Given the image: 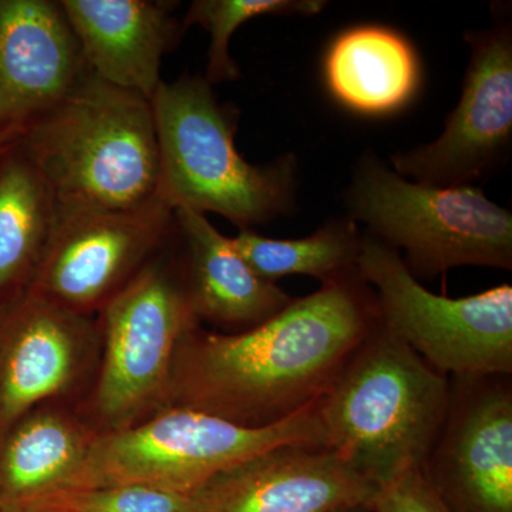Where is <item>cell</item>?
<instances>
[{
	"instance_id": "6da1fadb",
	"label": "cell",
	"mask_w": 512,
	"mask_h": 512,
	"mask_svg": "<svg viewBox=\"0 0 512 512\" xmlns=\"http://www.w3.org/2000/svg\"><path fill=\"white\" fill-rule=\"evenodd\" d=\"M379 322L375 295L355 274L292 299L244 332L195 325L175 350L168 407L245 427L289 419L326 392Z\"/></svg>"
},
{
	"instance_id": "5bb4252c",
	"label": "cell",
	"mask_w": 512,
	"mask_h": 512,
	"mask_svg": "<svg viewBox=\"0 0 512 512\" xmlns=\"http://www.w3.org/2000/svg\"><path fill=\"white\" fill-rule=\"evenodd\" d=\"M87 73L60 2L0 0V130L20 133Z\"/></svg>"
},
{
	"instance_id": "52a82bcc",
	"label": "cell",
	"mask_w": 512,
	"mask_h": 512,
	"mask_svg": "<svg viewBox=\"0 0 512 512\" xmlns=\"http://www.w3.org/2000/svg\"><path fill=\"white\" fill-rule=\"evenodd\" d=\"M346 207L349 220L365 222L373 237L406 251L414 276L466 265L511 271V212L473 185L414 183L367 153L356 165Z\"/></svg>"
},
{
	"instance_id": "d4e9b609",
	"label": "cell",
	"mask_w": 512,
	"mask_h": 512,
	"mask_svg": "<svg viewBox=\"0 0 512 512\" xmlns=\"http://www.w3.org/2000/svg\"><path fill=\"white\" fill-rule=\"evenodd\" d=\"M22 512H62V511H56V510H47V508H35V510H26Z\"/></svg>"
},
{
	"instance_id": "7a4b0ae2",
	"label": "cell",
	"mask_w": 512,
	"mask_h": 512,
	"mask_svg": "<svg viewBox=\"0 0 512 512\" xmlns=\"http://www.w3.org/2000/svg\"><path fill=\"white\" fill-rule=\"evenodd\" d=\"M16 140L45 177L59 210H131L160 190L151 101L90 72Z\"/></svg>"
},
{
	"instance_id": "e0dca14e",
	"label": "cell",
	"mask_w": 512,
	"mask_h": 512,
	"mask_svg": "<svg viewBox=\"0 0 512 512\" xmlns=\"http://www.w3.org/2000/svg\"><path fill=\"white\" fill-rule=\"evenodd\" d=\"M72 403H46L0 437V511L15 512L67 490L96 439Z\"/></svg>"
},
{
	"instance_id": "ffe728a7",
	"label": "cell",
	"mask_w": 512,
	"mask_h": 512,
	"mask_svg": "<svg viewBox=\"0 0 512 512\" xmlns=\"http://www.w3.org/2000/svg\"><path fill=\"white\" fill-rule=\"evenodd\" d=\"M232 241L252 271L274 284L288 275L315 276L323 284L355 275L363 247V235L349 218L326 222L302 239L266 238L239 229Z\"/></svg>"
},
{
	"instance_id": "cb8c5ba5",
	"label": "cell",
	"mask_w": 512,
	"mask_h": 512,
	"mask_svg": "<svg viewBox=\"0 0 512 512\" xmlns=\"http://www.w3.org/2000/svg\"><path fill=\"white\" fill-rule=\"evenodd\" d=\"M20 133L18 131H3L0 130V151L3 150L8 144L15 141L18 138Z\"/></svg>"
},
{
	"instance_id": "5b68a950",
	"label": "cell",
	"mask_w": 512,
	"mask_h": 512,
	"mask_svg": "<svg viewBox=\"0 0 512 512\" xmlns=\"http://www.w3.org/2000/svg\"><path fill=\"white\" fill-rule=\"evenodd\" d=\"M295 443L326 446L318 400L265 427L167 407L130 429L97 434L67 490L138 484L191 495L222 471L269 448Z\"/></svg>"
},
{
	"instance_id": "d6986e66",
	"label": "cell",
	"mask_w": 512,
	"mask_h": 512,
	"mask_svg": "<svg viewBox=\"0 0 512 512\" xmlns=\"http://www.w3.org/2000/svg\"><path fill=\"white\" fill-rule=\"evenodd\" d=\"M56 218L49 184L12 141L0 151V301L32 285Z\"/></svg>"
},
{
	"instance_id": "7c38bea8",
	"label": "cell",
	"mask_w": 512,
	"mask_h": 512,
	"mask_svg": "<svg viewBox=\"0 0 512 512\" xmlns=\"http://www.w3.org/2000/svg\"><path fill=\"white\" fill-rule=\"evenodd\" d=\"M507 376L457 379L423 473L453 512H512V392Z\"/></svg>"
},
{
	"instance_id": "277c9868",
	"label": "cell",
	"mask_w": 512,
	"mask_h": 512,
	"mask_svg": "<svg viewBox=\"0 0 512 512\" xmlns=\"http://www.w3.org/2000/svg\"><path fill=\"white\" fill-rule=\"evenodd\" d=\"M160 151V190L174 210L215 212L239 229L289 214L295 204V156L254 165L235 146L237 117L201 76L161 83L151 99Z\"/></svg>"
},
{
	"instance_id": "484cf974",
	"label": "cell",
	"mask_w": 512,
	"mask_h": 512,
	"mask_svg": "<svg viewBox=\"0 0 512 512\" xmlns=\"http://www.w3.org/2000/svg\"><path fill=\"white\" fill-rule=\"evenodd\" d=\"M350 512H370L369 510H355V511H350Z\"/></svg>"
},
{
	"instance_id": "603a6c76",
	"label": "cell",
	"mask_w": 512,
	"mask_h": 512,
	"mask_svg": "<svg viewBox=\"0 0 512 512\" xmlns=\"http://www.w3.org/2000/svg\"><path fill=\"white\" fill-rule=\"evenodd\" d=\"M370 512H453L441 501L424 476L423 468L407 471L379 488Z\"/></svg>"
},
{
	"instance_id": "44dd1931",
	"label": "cell",
	"mask_w": 512,
	"mask_h": 512,
	"mask_svg": "<svg viewBox=\"0 0 512 512\" xmlns=\"http://www.w3.org/2000/svg\"><path fill=\"white\" fill-rule=\"evenodd\" d=\"M326 8L323 0H195L184 19V29L198 25L211 36L208 83L232 82L241 73L229 53V42L239 26L259 16H311Z\"/></svg>"
},
{
	"instance_id": "3957f363",
	"label": "cell",
	"mask_w": 512,
	"mask_h": 512,
	"mask_svg": "<svg viewBox=\"0 0 512 512\" xmlns=\"http://www.w3.org/2000/svg\"><path fill=\"white\" fill-rule=\"evenodd\" d=\"M447 376L382 325L318 399L326 446L377 487L423 468L446 421Z\"/></svg>"
},
{
	"instance_id": "ac0fdd59",
	"label": "cell",
	"mask_w": 512,
	"mask_h": 512,
	"mask_svg": "<svg viewBox=\"0 0 512 512\" xmlns=\"http://www.w3.org/2000/svg\"><path fill=\"white\" fill-rule=\"evenodd\" d=\"M323 77L333 99L346 109L387 116L416 97L421 64L412 43L396 30L356 26L330 43Z\"/></svg>"
},
{
	"instance_id": "30bf717a",
	"label": "cell",
	"mask_w": 512,
	"mask_h": 512,
	"mask_svg": "<svg viewBox=\"0 0 512 512\" xmlns=\"http://www.w3.org/2000/svg\"><path fill=\"white\" fill-rule=\"evenodd\" d=\"M99 359L94 316L30 288L0 301V437L42 404L89 393Z\"/></svg>"
},
{
	"instance_id": "ba28073f",
	"label": "cell",
	"mask_w": 512,
	"mask_h": 512,
	"mask_svg": "<svg viewBox=\"0 0 512 512\" xmlns=\"http://www.w3.org/2000/svg\"><path fill=\"white\" fill-rule=\"evenodd\" d=\"M357 274L375 289L380 325L443 375L456 379L512 372V286L466 298L434 295L396 248L363 235Z\"/></svg>"
},
{
	"instance_id": "7402d4cb",
	"label": "cell",
	"mask_w": 512,
	"mask_h": 512,
	"mask_svg": "<svg viewBox=\"0 0 512 512\" xmlns=\"http://www.w3.org/2000/svg\"><path fill=\"white\" fill-rule=\"evenodd\" d=\"M47 508L62 512H197L190 495L138 484L72 488L47 495L15 512Z\"/></svg>"
},
{
	"instance_id": "8992f818",
	"label": "cell",
	"mask_w": 512,
	"mask_h": 512,
	"mask_svg": "<svg viewBox=\"0 0 512 512\" xmlns=\"http://www.w3.org/2000/svg\"><path fill=\"white\" fill-rule=\"evenodd\" d=\"M100 359L77 410L96 434L130 429L168 407L178 343L195 325L181 269L158 254L96 313Z\"/></svg>"
},
{
	"instance_id": "9c48e42d",
	"label": "cell",
	"mask_w": 512,
	"mask_h": 512,
	"mask_svg": "<svg viewBox=\"0 0 512 512\" xmlns=\"http://www.w3.org/2000/svg\"><path fill=\"white\" fill-rule=\"evenodd\" d=\"M174 227V208L160 194L131 210L57 208L55 229L29 288L96 316L160 254Z\"/></svg>"
},
{
	"instance_id": "8fae6325",
	"label": "cell",
	"mask_w": 512,
	"mask_h": 512,
	"mask_svg": "<svg viewBox=\"0 0 512 512\" xmlns=\"http://www.w3.org/2000/svg\"><path fill=\"white\" fill-rule=\"evenodd\" d=\"M471 57L463 92L433 143L392 156V168L414 183L471 185L493 173L512 141V30L510 22L468 32Z\"/></svg>"
},
{
	"instance_id": "4316f807",
	"label": "cell",
	"mask_w": 512,
	"mask_h": 512,
	"mask_svg": "<svg viewBox=\"0 0 512 512\" xmlns=\"http://www.w3.org/2000/svg\"><path fill=\"white\" fill-rule=\"evenodd\" d=\"M0 512H2V511H0Z\"/></svg>"
},
{
	"instance_id": "9a60e30c",
	"label": "cell",
	"mask_w": 512,
	"mask_h": 512,
	"mask_svg": "<svg viewBox=\"0 0 512 512\" xmlns=\"http://www.w3.org/2000/svg\"><path fill=\"white\" fill-rule=\"evenodd\" d=\"M87 70L103 82L153 99L161 66L180 26L173 3L156 0H62Z\"/></svg>"
},
{
	"instance_id": "4fadbf2b",
	"label": "cell",
	"mask_w": 512,
	"mask_h": 512,
	"mask_svg": "<svg viewBox=\"0 0 512 512\" xmlns=\"http://www.w3.org/2000/svg\"><path fill=\"white\" fill-rule=\"evenodd\" d=\"M379 487L325 444L295 443L222 471L190 495L197 512L367 510Z\"/></svg>"
},
{
	"instance_id": "2e32d148",
	"label": "cell",
	"mask_w": 512,
	"mask_h": 512,
	"mask_svg": "<svg viewBox=\"0 0 512 512\" xmlns=\"http://www.w3.org/2000/svg\"><path fill=\"white\" fill-rule=\"evenodd\" d=\"M174 218L185 245L181 275L198 322L207 320L229 333L244 332L292 302L278 285L252 271L232 238L224 237L205 214L177 208Z\"/></svg>"
}]
</instances>
